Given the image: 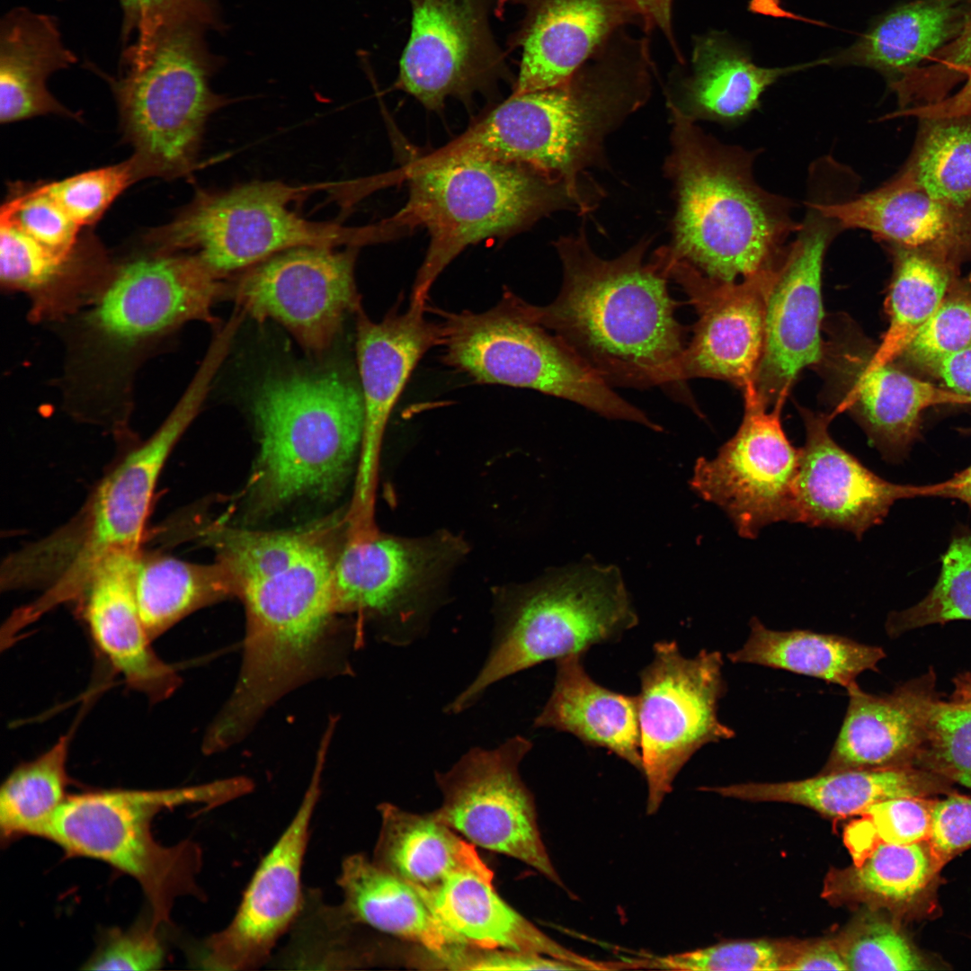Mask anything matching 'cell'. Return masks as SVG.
<instances>
[{
  "label": "cell",
  "mask_w": 971,
  "mask_h": 971,
  "mask_svg": "<svg viewBox=\"0 0 971 971\" xmlns=\"http://www.w3.org/2000/svg\"><path fill=\"white\" fill-rule=\"evenodd\" d=\"M340 526L326 521L288 531L221 527L216 532L218 561L246 614L242 666L223 708L232 724L252 726L316 664L337 613L334 575Z\"/></svg>",
  "instance_id": "obj_1"
},
{
  "label": "cell",
  "mask_w": 971,
  "mask_h": 971,
  "mask_svg": "<svg viewBox=\"0 0 971 971\" xmlns=\"http://www.w3.org/2000/svg\"><path fill=\"white\" fill-rule=\"evenodd\" d=\"M641 240L614 259L591 248L584 229L556 243L562 268L557 298L531 305L510 290L502 299L525 318L551 331L610 387L648 388L680 383L685 327L668 276Z\"/></svg>",
  "instance_id": "obj_2"
},
{
  "label": "cell",
  "mask_w": 971,
  "mask_h": 971,
  "mask_svg": "<svg viewBox=\"0 0 971 971\" xmlns=\"http://www.w3.org/2000/svg\"><path fill=\"white\" fill-rule=\"evenodd\" d=\"M154 247L109 266L68 316L65 383L71 411L85 421L121 427L141 363L187 322H216L219 277L192 254Z\"/></svg>",
  "instance_id": "obj_3"
},
{
  "label": "cell",
  "mask_w": 971,
  "mask_h": 971,
  "mask_svg": "<svg viewBox=\"0 0 971 971\" xmlns=\"http://www.w3.org/2000/svg\"><path fill=\"white\" fill-rule=\"evenodd\" d=\"M673 127L667 172L676 212L668 252L705 275L735 282L783 260L801 222L792 203L759 185L754 153L720 143L670 109Z\"/></svg>",
  "instance_id": "obj_4"
},
{
  "label": "cell",
  "mask_w": 971,
  "mask_h": 971,
  "mask_svg": "<svg viewBox=\"0 0 971 971\" xmlns=\"http://www.w3.org/2000/svg\"><path fill=\"white\" fill-rule=\"evenodd\" d=\"M399 173L407 183V199L384 221L395 237L419 227L429 235L413 304H426L438 277L468 246L510 236L556 209H590V202L565 182L522 165L477 158L412 160Z\"/></svg>",
  "instance_id": "obj_5"
},
{
  "label": "cell",
  "mask_w": 971,
  "mask_h": 971,
  "mask_svg": "<svg viewBox=\"0 0 971 971\" xmlns=\"http://www.w3.org/2000/svg\"><path fill=\"white\" fill-rule=\"evenodd\" d=\"M210 29L198 16L165 17L122 46L116 76L95 68L114 94L142 178L189 172L209 116L225 102L209 85L220 65L205 40Z\"/></svg>",
  "instance_id": "obj_6"
},
{
  "label": "cell",
  "mask_w": 971,
  "mask_h": 971,
  "mask_svg": "<svg viewBox=\"0 0 971 971\" xmlns=\"http://www.w3.org/2000/svg\"><path fill=\"white\" fill-rule=\"evenodd\" d=\"M253 409L260 439L251 481L257 510L341 488L361 452V388L334 373L273 378L258 389Z\"/></svg>",
  "instance_id": "obj_7"
},
{
  "label": "cell",
  "mask_w": 971,
  "mask_h": 971,
  "mask_svg": "<svg viewBox=\"0 0 971 971\" xmlns=\"http://www.w3.org/2000/svg\"><path fill=\"white\" fill-rule=\"evenodd\" d=\"M637 622L617 566L587 560L554 571L503 596L489 655L446 711H464L494 683L544 661L617 641Z\"/></svg>",
  "instance_id": "obj_8"
},
{
  "label": "cell",
  "mask_w": 971,
  "mask_h": 971,
  "mask_svg": "<svg viewBox=\"0 0 971 971\" xmlns=\"http://www.w3.org/2000/svg\"><path fill=\"white\" fill-rule=\"evenodd\" d=\"M206 787L170 789H94L70 794L52 819L45 839L67 857L105 863L137 881L159 927L171 923L180 896L202 897L197 877L201 850L192 841L167 846L156 840L152 823L166 808L204 804Z\"/></svg>",
  "instance_id": "obj_9"
},
{
  "label": "cell",
  "mask_w": 971,
  "mask_h": 971,
  "mask_svg": "<svg viewBox=\"0 0 971 971\" xmlns=\"http://www.w3.org/2000/svg\"><path fill=\"white\" fill-rule=\"evenodd\" d=\"M435 312L441 317L443 361L473 380L535 389L579 404L606 418L662 431L555 334L520 315L503 299L481 313Z\"/></svg>",
  "instance_id": "obj_10"
},
{
  "label": "cell",
  "mask_w": 971,
  "mask_h": 971,
  "mask_svg": "<svg viewBox=\"0 0 971 971\" xmlns=\"http://www.w3.org/2000/svg\"><path fill=\"white\" fill-rule=\"evenodd\" d=\"M298 187L254 182L217 192H200L171 223L152 236L154 245L188 250L218 277L251 267L298 246L375 243L374 227L314 222L290 210Z\"/></svg>",
  "instance_id": "obj_11"
},
{
  "label": "cell",
  "mask_w": 971,
  "mask_h": 971,
  "mask_svg": "<svg viewBox=\"0 0 971 971\" xmlns=\"http://www.w3.org/2000/svg\"><path fill=\"white\" fill-rule=\"evenodd\" d=\"M639 673L638 722L646 814L654 815L692 755L735 731L720 722L717 708L726 685L720 652L684 657L675 641H658Z\"/></svg>",
  "instance_id": "obj_12"
},
{
  "label": "cell",
  "mask_w": 971,
  "mask_h": 971,
  "mask_svg": "<svg viewBox=\"0 0 971 971\" xmlns=\"http://www.w3.org/2000/svg\"><path fill=\"white\" fill-rule=\"evenodd\" d=\"M532 744L521 735L494 749L471 748L435 779L442 793L433 814L474 845L512 857L564 887L543 843L534 798L519 766Z\"/></svg>",
  "instance_id": "obj_13"
},
{
  "label": "cell",
  "mask_w": 971,
  "mask_h": 971,
  "mask_svg": "<svg viewBox=\"0 0 971 971\" xmlns=\"http://www.w3.org/2000/svg\"><path fill=\"white\" fill-rule=\"evenodd\" d=\"M744 414L735 434L711 459H697L691 489L726 512L738 534L755 539L767 525L796 522L800 449L780 422L783 405L771 411L755 387L743 390Z\"/></svg>",
  "instance_id": "obj_14"
},
{
  "label": "cell",
  "mask_w": 971,
  "mask_h": 971,
  "mask_svg": "<svg viewBox=\"0 0 971 971\" xmlns=\"http://www.w3.org/2000/svg\"><path fill=\"white\" fill-rule=\"evenodd\" d=\"M411 31L396 87L439 111L455 97L468 102L509 76L491 18L506 0H408Z\"/></svg>",
  "instance_id": "obj_15"
},
{
  "label": "cell",
  "mask_w": 971,
  "mask_h": 971,
  "mask_svg": "<svg viewBox=\"0 0 971 971\" xmlns=\"http://www.w3.org/2000/svg\"><path fill=\"white\" fill-rule=\"evenodd\" d=\"M806 208L766 294L763 351L754 387L767 407L783 405L801 370L815 367L822 354L823 262L830 243L842 229L818 209L813 199Z\"/></svg>",
  "instance_id": "obj_16"
},
{
  "label": "cell",
  "mask_w": 971,
  "mask_h": 971,
  "mask_svg": "<svg viewBox=\"0 0 971 971\" xmlns=\"http://www.w3.org/2000/svg\"><path fill=\"white\" fill-rule=\"evenodd\" d=\"M354 247L298 246L251 267L233 291L245 315L258 322L274 319L307 349L329 347L345 314L359 310L354 281Z\"/></svg>",
  "instance_id": "obj_17"
},
{
  "label": "cell",
  "mask_w": 971,
  "mask_h": 971,
  "mask_svg": "<svg viewBox=\"0 0 971 971\" xmlns=\"http://www.w3.org/2000/svg\"><path fill=\"white\" fill-rule=\"evenodd\" d=\"M290 823L255 869L230 922L191 957L200 968L252 970L270 962L304 901L301 873L310 823L320 795L322 757Z\"/></svg>",
  "instance_id": "obj_18"
},
{
  "label": "cell",
  "mask_w": 971,
  "mask_h": 971,
  "mask_svg": "<svg viewBox=\"0 0 971 971\" xmlns=\"http://www.w3.org/2000/svg\"><path fill=\"white\" fill-rule=\"evenodd\" d=\"M680 285L698 319L680 364V382L694 378L725 380L745 389L754 386L764 343L766 294L777 269L742 281L712 279L674 258L666 246L654 254Z\"/></svg>",
  "instance_id": "obj_19"
},
{
  "label": "cell",
  "mask_w": 971,
  "mask_h": 971,
  "mask_svg": "<svg viewBox=\"0 0 971 971\" xmlns=\"http://www.w3.org/2000/svg\"><path fill=\"white\" fill-rule=\"evenodd\" d=\"M448 535L403 539L378 533L347 535L334 566L336 612L368 613L393 623L405 642L420 603L437 575L461 550Z\"/></svg>",
  "instance_id": "obj_20"
},
{
  "label": "cell",
  "mask_w": 971,
  "mask_h": 971,
  "mask_svg": "<svg viewBox=\"0 0 971 971\" xmlns=\"http://www.w3.org/2000/svg\"><path fill=\"white\" fill-rule=\"evenodd\" d=\"M202 396L186 390L163 423L130 451L99 485L77 523L64 539L71 551L69 573L89 576L95 565L113 550H138L152 494L174 447L198 414Z\"/></svg>",
  "instance_id": "obj_21"
},
{
  "label": "cell",
  "mask_w": 971,
  "mask_h": 971,
  "mask_svg": "<svg viewBox=\"0 0 971 971\" xmlns=\"http://www.w3.org/2000/svg\"><path fill=\"white\" fill-rule=\"evenodd\" d=\"M425 305L391 309L373 322L361 309L357 317V356L364 406L360 463L349 516L373 520L379 451L388 417L412 371L432 347L441 345V324L424 316Z\"/></svg>",
  "instance_id": "obj_22"
},
{
  "label": "cell",
  "mask_w": 971,
  "mask_h": 971,
  "mask_svg": "<svg viewBox=\"0 0 971 971\" xmlns=\"http://www.w3.org/2000/svg\"><path fill=\"white\" fill-rule=\"evenodd\" d=\"M806 428L797 481V522L840 529L858 539L883 521L897 500L911 498V485L886 481L832 438L831 413L798 406Z\"/></svg>",
  "instance_id": "obj_23"
},
{
  "label": "cell",
  "mask_w": 971,
  "mask_h": 971,
  "mask_svg": "<svg viewBox=\"0 0 971 971\" xmlns=\"http://www.w3.org/2000/svg\"><path fill=\"white\" fill-rule=\"evenodd\" d=\"M513 1L524 15L508 41L521 51L512 94L562 84L616 32L630 24L644 28L630 0Z\"/></svg>",
  "instance_id": "obj_24"
},
{
  "label": "cell",
  "mask_w": 971,
  "mask_h": 971,
  "mask_svg": "<svg viewBox=\"0 0 971 971\" xmlns=\"http://www.w3.org/2000/svg\"><path fill=\"white\" fill-rule=\"evenodd\" d=\"M138 554L118 549L104 556L80 598L97 647L130 689L155 703L172 696L180 678L154 651L141 620L134 585Z\"/></svg>",
  "instance_id": "obj_25"
},
{
  "label": "cell",
  "mask_w": 971,
  "mask_h": 971,
  "mask_svg": "<svg viewBox=\"0 0 971 971\" xmlns=\"http://www.w3.org/2000/svg\"><path fill=\"white\" fill-rule=\"evenodd\" d=\"M847 692L846 716L822 773L916 767L931 707L940 698L934 670L887 694L868 693L857 682Z\"/></svg>",
  "instance_id": "obj_26"
},
{
  "label": "cell",
  "mask_w": 971,
  "mask_h": 971,
  "mask_svg": "<svg viewBox=\"0 0 971 971\" xmlns=\"http://www.w3.org/2000/svg\"><path fill=\"white\" fill-rule=\"evenodd\" d=\"M813 200L842 230H867L889 246L924 252L956 264L971 259V212L935 200L900 174L849 200Z\"/></svg>",
  "instance_id": "obj_27"
},
{
  "label": "cell",
  "mask_w": 971,
  "mask_h": 971,
  "mask_svg": "<svg viewBox=\"0 0 971 971\" xmlns=\"http://www.w3.org/2000/svg\"><path fill=\"white\" fill-rule=\"evenodd\" d=\"M685 63L671 73L666 94L669 109L692 121L735 123L759 107L762 94L779 78L827 64V59L762 67L726 33L710 31L694 38L690 67Z\"/></svg>",
  "instance_id": "obj_28"
},
{
  "label": "cell",
  "mask_w": 971,
  "mask_h": 971,
  "mask_svg": "<svg viewBox=\"0 0 971 971\" xmlns=\"http://www.w3.org/2000/svg\"><path fill=\"white\" fill-rule=\"evenodd\" d=\"M492 880L459 871L434 889L417 892L438 921L469 946L539 953L579 970H611L610 961L582 956L540 931L498 895Z\"/></svg>",
  "instance_id": "obj_29"
},
{
  "label": "cell",
  "mask_w": 971,
  "mask_h": 971,
  "mask_svg": "<svg viewBox=\"0 0 971 971\" xmlns=\"http://www.w3.org/2000/svg\"><path fill=\"white\" fill-rule=\"evenodd\" d=\"M63 42L58 19L19 6L0 22V121L46 114L76 118L48 90L49 77L76 64Z\"/></svg>",
  "instance_id": "obj_30"
},
{
  "label": "cell",
  "mask_w": 971,
  "mask_h": 971,
  "mask_svg": "<svg viewBox=\"0 0 971 971\" xmlns=\"http://www.w3.org/2000/svg\"><path fill=\"white\" fill-rule=\"evenodd\" d=\"M583 656L575 654L556 660L551 695L533 726L566 732L585 745L604 748L643 773L637 696L595 682L584 669Z\"/></svg>",
  "instance_id": "obj_31"
},
{
  "label": "cell",
  "mask_w": 971,
  "mask_h": 971,
  "mask_svg": "<svg viewBox=\"0 0 971 971\" xmlns=\"http://www.w3.org/2000/svg\"><path fill=\"white\" fill-rule=\"evenodd\" d=\"M948 779L913 766L848 770L778 783H742L703 788L727 797L801 805L833 817L862 814L895 797H929L949 790Z\"/></svg>",
  "instance_id": "obj_32"
},
{
  "label": "cell",
  "mask_w": 971,
  "mask_h": 971,
  "mask_svg": "<svg viewBox=\"0 0 971 971\" xmlns=\"http://www.w3.org/2000/svg\"><path fill=\"white\" fill-rule=\"evenodd\" d=\"M338 886L342 904L358 922L415 943L440 964L469 946L446 929L408 883L363 854L344 859Z\"/></svg>",
  "instance_id": "obj_33"
},
{
  "label": "cell",
  "mask_w": 971,
  "mask_h": 971,
  "mask_svg": "<svg viewBox=\"0 0 971 971\" xmlns=\"http://www.w3.org/2000/svg\"><path fill=\"white\" fill-rule=\"evenodd\" d=\"M378 808L381 825L372 860L417 891L434 889L459 871L493 879L474 844L433 812L415 814L389 803Z\"/></svg>",
  "instance_id": "obj_34"
},
{
  "label": "cell",
  "mask_w": 971,
  "mask_h": 971,
  "mask_svg": "<svg viewBox=\"0 0 971 971\" xmlns=\"http://www.w3.org/2000/svg\"><path fill=\"white\" fill-rule=\"evenodd\" d=\"M970 0H917L880 17L847 49L827 58L829 65L875 69L896 82L925 63L959 30Z\"/></svg>",
  "instance_id": "obj_35"
},
{
  "label": "cell",
  "mask_w": 971,
  "mask_h": 971,
  "mask_svg": "<svg viewBox=\"0 0 971 971\" xmlns=\"http://www.w3.org/2000/svg\"><path fill=\"white\" fill-rule=\"evenodd\" d=\"M80 248L71 256L48 249L11 223L0 221V281L27 294L35 319L65 318L91 296L106 268Z\"/></svg>",
  "instance_id": "obj_36"
},
{
  "label": "cell",
  "mask_w": 971,
  "mask_h": 971,
  "mask_svg": "<svg viewBox=\"0 0 971 971\" xmlns=\"http://www.w3.org/2000/svg\"><path fill=\"white\" fill-rule=\"evenodd\" d=\"M744 645L728 654L732 663H746L787 670L838 684L856 683L865 671L877 672L885 651L833 634L795 629L778 631L766 628L757 618L750 620Z\"/></svg>",
  "instance_id": "obj_37"
},
{
  "label": "cell",
  "mask_w": 971,
  "mask_h": 971,
  "mask_svg": "<svg viewBox=\"0 0 971 971\" xmlns=\"http://www.w3.org/2000/svg\"><path fill=\"white\" fill-rule=\"evenodd\" d=\"M134 585L140 618L152 640L191 613L236 596L219 561L200 565L162 554L139 552Z\"/></svg>",
  "instance_id": "obj_38"
},
{
  "label": "cell",
  "mask_w": 971,
  "mask_h": 971,
  "mask_svg": "<svg viewBox=\"0 0 971 971\" xmlns=\"http://www.w3.org/2000/svg\"><path fill=\"white\" fill-rule=\"evenodd\" d=\"M361 923L344 906L326 904L321 893L304 892L288 943L270 960L279 969H352L374 963V949L360 933Z\"/></svg>",
  "instance_id": "obj_39"
},
{
  "label": "cell",
  "mask_w": 971,
  "mask_h": 971,
  "mask_svg": "<svg viewBox=\"0 0 971 971\" xmlns=\"http://www.w3.org/2000/svg\"><path fill=\"white\" fill-rule=\"evenodd\" d=\"M894 274L886 298L889 326L872 359L895 361L948 293L958 264L936 255L889 246Z\"/></svg>",
  "instance_id": "obj_40"
},
{
  "label": "cell",
  "mask_w": 971,
  "mask_h": 971,
  "mask_svg": "<svg viewBox=\"0 0 971 971\" xmlns=\"http://www.w3.org/2000/svg\"><path fill=\"white\" fill-rule=\"evenodd\" d=\"M71 735H64L36 758L17 765L0 788V837L7 845L24 837L45 839L70 794L67 758Z\"/></svg>",
  "instance_id": "obj_41"
},
{
  "label": "cell",
  "mask_w": 971,
  "mask_h": 971,
  "mask_svg": "<svg viewBox=\"0 0 971 971\" xmlns=\"http://www.w3.org/2000/svg\"><path fill=\"white\" fill-rule=\"evenodd\" d=\"M913 149L899 172L931 197L971 212V117H922Z\"/></svg>",
  "instance_id": "obj_42"
},
{
  "label": "cell",
  "mask_w": 971,
  "mask_h": 971,
  "mask_svg": "<svg viewBox=\"0 0 971 971\" xmlns=\"http://www.w3.org/2000/svg\"><path fill=\"white\" fill-rule=\"evenodd\" d=\"M927 841L879 842L863 862L842 872V892L889 903L917 897L939 870Z\"/></svg>",
  "instance_id": "obj_43"
},
{
  "label": "cell",
  "mask_w": 971,
  "mask_h": 971,
  "mask_svg": "<svg viewBox=\"0 0 971 971\" xmlns=\"http://www.w3.org/2000/svg\"><path fill=\"white\" fill-rule=\"evenodd\" d=\"M958 619L971 620V532L965 530L955 535L943 554L932 589L918 603L892 611L885 628L895 638L919 628Z\"/></svg>",
  "instance_id": "obj_44"
},
{
  "label": "cell",
  "mask_w": 971,
  "mask_h": 971,
  "mask_svg": "<svg viewBox=\"0 0 971 971\" xmlns=\"http://www.w3.org/2000/svg\"><path fill=\"white\" fill-rule=\"evenodd\" d=\"M915 766L971 788V710L938 698Z\"/></svg>",
  "instance_id": "obj_45"
},
{
  "label": "cell",
  "mask_w": 971,
  "mask_h": 971,
  "mask_svg": "<svg viewBox=\"0 0 971 971\" xmlns=\"http://www.w3.org/2000/svg\"><path fill=\"white\" fill-rule=\"evenodd\" d=\"M626 969L691 971H775L786 964L780 950L766 940H740L715 944L667 956L625 959Z\"/></svg>",
  "instance_id": "obj_46"
},
{
  "label": "cell",
  "mask_w": 971,
  "mask_h": 971,
  "mask_svg": "<svg viewBox=\"0 0 971 971\" xmlns=\"http://www.w3.org/2000/svg\"><path fill=\"white\" fill-rule=\"evenodd\" d=\"M142 178L135 161L84 172L42 183V189L82 228L95 223L113 200Z\"/></svg>",
  "instance_id": "obj_47"
},
{
  "label": "cell",
  "mask_w": 971,
  "mask_h": 971,
  "mask_svg": "<svg viewBox=\"0 0 971 971\" xmlns=\"http://www.w3.org/2000/svg\"><path fill=\"white\" fill-rule=\"evenodd\" d=\"M0 221L13 224L59 255L71 256L81 248V227L41 184L13 192L1 208Z\"/></svg>",
  "instance_id": "obj_48"
},
{
  "label": "cell",
  "mask_w": 971,
  "mask_h": 971,
  "mask_svg": "<svg viewBox=\"0 0 971 971\" xmlns=\"http://www.w3.org/2000/svg\"><path fill=\"white\" fill-rule=\"evenodd\" d=\"M968 347H971V292L956 291L946 294L897 359L926 370L944 357Z\"/></svg>",
  "instance_id": "obj_49"
},
{
  "label": "cell",
  "mask_w": 971,
  "mask_h": 971,
  "mask_svg": "<svg viewBox=\"0 0 971 971\" xmlns=\"http://www.w3.org/2000/svg\"><path fill=\"white\" fill-rule=\"evenodd\" d=\"M849 970L920 971L929 961L893 924L875 920L860 927L841 950Z\"/></svg>",
  "instance_id": "obj_50"
},
{
  "label": "cell",
  "mask_w": 971,
  "mask_h": 971,
  "mask_svg": "<svg viewBox=\"0 0 971 971\" xmlns=\"http://www.w3.org/2000/svg\"><path fill=\"white\" fill-rule=\"evenodd\" d=\"M160 928L147 914L132 926L107 929L97 947L81 969L134 970L159 969L165 962V948Z\"/></svg>",
  "instance_id": "obj_51"
},
{
  "label": "cell",
  "mask_w": 971,
  "mask_h": 971,
  "mask_svg": "<svg viewBox=\"0 0 971 971\" xmlns=\"http://www.w3.org/2000/svg\"><path fill=\"white\" fill-rule=\"evenodd\" d=\"M935 799L903 797L875 803L863 813L880 842L909 844L927 841Z\"/></svg>",
  "instance_id": "obj_52"
},
{
  "label": "cell",
  "mask_w": 971,
  "mask_h": 971,
  "mask_svg": "<svg viewBox=\"0 0 971 971\" xmlns=\"http://www.w3.org/2000/svg\"><path fill=\"white\" fill-rule=\"evenodd\" d=\"M927 842L940 869L971 847V797L950 793L935 799Z\"/></svg>",
  "instance_id": "obj_53"
},
{
  "label": "cell",
  "mask_w": 971,
  "mask_h": 971,
  "mask_svg": "<svg viewBox=\"0 0 971 971\" xmlns=\"http://www.w3.org/2000/svg\"><path fill=\"white\" fill-rule=\"evenodd\" d=\"M122 12L121 42L128 44L142 29L174 14L200 17L216 29L220 25L215 0H120Z\"/></svg>",
  "instance_id": "obj_54"
},
{
  "label": "cell",
  "mask_w": 971,
  "mask_h": 971,
  "mask_svg": "<svg viewBox=\"0 0 971 971\" xmlns=\"http://www.w3.org/2000/svg\"><path fill=\"white\" fill-rule=\"evenodd\" d=\"M456 970H579L564 960L546 955L510 949L468 946L445 966Z\"/></svg>",
  "instance_id": "obj_55"
},
{
  "label": "cell",
  "mask_w": 971,
  "mask_h": 971,
  "mask_svg": "<svg viewBox=\"0 0 971 971\" xmlns=\"http://www.w3.org/2000/svg\"><path fill=\"white\" fill-rule=\"evenodd\" d=\"M926 371L939 379L945 388L971 397V347L944 357Z\"/></svg>",
  "instance_id": "obj_56"
},
{
  "label": "cell",
  "mask_w": 971,
  "mask_h": 971,
  "mask_svg": "<svg viewBox=\"0 0 971 971\" xmlns=\"http://www.w3.org/2000/svg\"><path fill=\"white\" fill-rule=\"evenodd\" d=\"M643 20V31L647 34L654 29H659L667 39L670 46L681 64L685 62L677 41L674 39L672 25L673 0H630Z\"/></svg>",
  "instance_id": "obj_57"
},
{
  "label": "cell",
  "mask_w": 971,
  "mask_h": 971,
  "mask_svg": "<svg viewBox=\"0 0 971 971\" xmlns=\"http://www.w3.org/2000/svg\"><path fill=\"white\" fill-rule=\"evenodd\" d=\"M783 970H849L841 950L830 942L811 945L787 961Z\"/></svg>",
  "instance_id": "obj_58"
},
{
  "label": "cell",
  "mask_w": 971,
  "mask_h": 971,
  "mask_svg": "<svg viewBox=\"0 0 971 971\" xmlns=\"http://www.w3.org/2000/svg\"><path fill=\"white\" fill-rule=\"evenodd\" d=\"M895 114L911 115L916 118L971 117V71L965 79L963 86L957 93L948 95L938 102L906 109Z\"/></svg>",
  "instance_id": "obj_59"
},
{
  "label": "cell",
  "mask_w": 971,
  "mask_h": 971,
  "mask_svg": "<svg viewBox=\"0 0 971 971\" xmlns=\"http://www.w3.org/2000/svg\"><path fill=\"white\" fill-rule=\"evenodd\" d=\"M917 496L953 498L971 507V466L944 482L912 486L911 497Z\"/></svg>",
  "instance_id": "obj_60"
},
{
  "label": "cell",
  "mask_w": 971,
  "mask_h": 971,
  "mask_svg": "<svg viewBox=\"0 0 971 971\" xmlns=\"http://www.w3.org/2000/svg\"><path fill=\"white\" fill-rule=\"evenodd\" d=\"M953 687L949 700L971 710V672L958 674L953 679Z\"/></svg>",
  "instance_id": "obj_61"
}]
</instances>
